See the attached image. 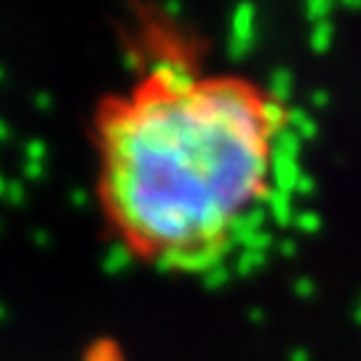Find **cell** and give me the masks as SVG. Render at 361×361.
Listing matches in <instances>:
<instances>
[{
	"instance_id": "6da1fadb",
	"label": "cell",
	"mask_w": 361,
	"mask_h": 361,
	"mask_svg": "<svg viewBox=\"0 0 361 361\" xmlns=\"http://www.w3.org/2000/svg\"><path fill=\"white\" fill-rule=\"evenodd\" d=\"M284 126V104L249 78L158 67L102 118L104 209L142 257L207 268L271 198Z\"/></svg>"
}]
</instances>
